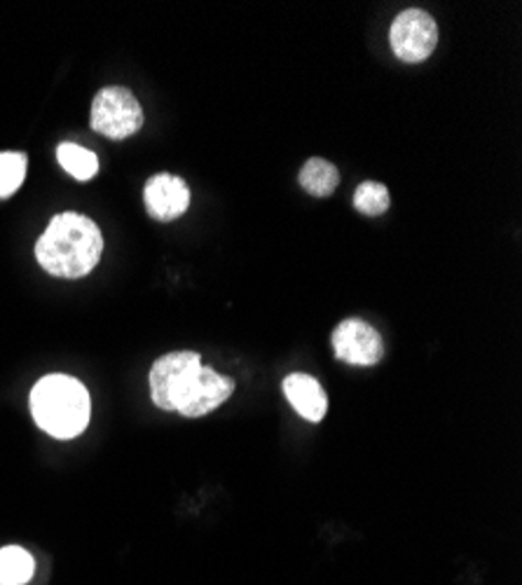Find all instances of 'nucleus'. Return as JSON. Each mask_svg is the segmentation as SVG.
Here are the masks:
<instances>
[{
    "mask_svg": "<svg viewBox=\"0 0 522 585\" xmlns=\"http://www.w3.org/2000/svg\"><path fill=\"white\" fill-rule=\"evenodd\" d=\"M31 415L45 433L59 441L80 435L92 415L85 384L68 375H47L31 389Z\"/></svg>",
    "mask_w": 522,
    "mask_h": 585,
    "instance_id": "nucleus-3",
    "label": "nucleus"
},
{
    "mask_svg": "<svg viewBox=\"0 0 522 585\" xmlns=\"http://www.w3.org/2000/svg\"><path fill=\"white\" fill-rule=\"evenodd\" d=\"M300 186L314 197H329L340 186V172L329 159L312 157L300 172Z\"/></svg>",
    "mask_w": 522,
    "mask_h": 585,
    "instance_id": "nucleus-9",
    "label": "nucleus"
},
{
    "mask_svg": "<svg viewBox=\"0 0 522 585\" xmlns=\"http://www.w3.org/2000/svg\"><path fill=\"white\" fill-rule=\"evenodd\" d=\"M143 202L151 218L159 223H171L181 218L190 207V188L181 176L157 174L146 183L143 190Z\"/></svg>",
    "mask_w": 522,
    "mask_h": 585,
    "instance_id": "nucleus-7",
    "label": "nucleus"
},
{
    "mask_svg": "<svg viewBox=\"0 0 522 585\" xmlns=\"http://www.w3.org/2000/svg\"><path fill=\"white\" fill-rule=\"evenodd\" d=\"M235 391V379L207 368L197 352H171L153 363L151 398L159 410L202 417L221 408Z\"/></svg>",
    "mask_w": 522,
    "mask_h": 585,
    "instance_id": "nucleus-1",
    "label": "nucleus"
},
{
    "mask_svg": "<svg viewBox=\"0 0 522 585\" xmlns=\"http://www.w3.org/2000/svg\"><path fill=\"white\" fill-rule=\"evenodd\" d=\"M35 572V560L20 545L0 551V585H26Z\"/></svg>",
    "mask_w": 522,
    "mask_h": 585,
    "instance_id": "nucleus-10",
    "label": "nucleus"
},
{
    "mask_svg": "<svg viewBox=\"0 0 522 585\" xmlns=\"http://www.w3.org/2000/svg\"><path fill=\"white\" fill-rule=\"evenodd\" d=\"M103 251V236L95 221L82 213L54 216L35 244L41 267L59 279H80L92 272Z\"/></svg>",
    "mask_w": 522,
    "mask_h": 585,
    "instance_id": "nucleus-2",
    "label": "nucleus"
},
{
    "mask_svg": "<svg viewBox=\"0 0 522 585\" xmlns=\"http://www.w3.org/2000/svg\"><path fill=\"white\" fill-rule=\"evenodd\" d=\"M391 49L396 57L408 64H418L431 57L438 45V26L434 16L424 10H406L391 24Z\"/></svg>",
    "mask_w": 522,
    "mask_h": 585,
    "instance_id": "nucleus-5",
    "label": "nucleus"
},
{
    "mask_svg": "<svg viewBox=\"0 0 522 585\" xmlns=\"http://www.w3.org/2000/svg\"><path fill=\"white\" fill-rule=\"evenodd\" d=\"M62 167L78 180H89L99 172V159L92 151L82 148L78 143H64L57 151Z\"/></svg>",
    "mask_w": 522,
    "mask_h": 585,
    "instance_id": "nucleus-11",
    "label": "nucleus"
},
{
    "mask_svg": "<svg viewBox=\"0 0 522 585\" xmlns=\"http://www.w3.org/2000/svg\"><path fill=\"white\" fill-rule=\"evenodd\" d=\"M389 190L382 183H375V180H366L362 186L356 188L354 192V207L366 213V216H380L389 209Z\"/></svg>",
    "mask_w": 522,
    "mask_h": 585,
    "instance_id": "nucleus-13",
    "label": "nucleus"
},
{
    "mask_svg": "<svg viewBox=\"0 0 522 585\" xmlns=\"http://www.w3.org/2000/svg\"><path fill=\"white\" fill-rule=\"evenodd\" d=\"M284 394L293 410L308 419V422H321L329 412V396L323 391L321 382H316L312 375L293 373L284 379Z\"/></svg>",
    "mask_w": 522,
    "mask_h": 585,
    "instance_id": "nucleus-8",
    "label": "nucleus"
},
{
    "mask_svg": "<svg viewBox=\"0 0 522 585\" xmlns=\"http://www.w3.org/2000/svg\"><path fill=\"white\" fill-rule=\"evenodd\" d=\"M26 178L24 153H0V197H10L22 188Z\"/></svg>",
    "mask_w": 522,
    "mask_h": 585,
    "instance_id": "nucleus-12",
    "label": "nucleus"
},
{
    "mask_svg": "<svg viewBox=\"0 0 522 585\" xmlns=\"http://www.w3.org/2000/svg\"><path fill=\"white\" fill-rule=\"evenodd\" d=\"M333 352L340 361L349 365H377L385 356L382 335L375 328L362 319H347L335 325L333 331Z\"/></svg>",
    "mask_w": 522,
    "mask_h": 585,
    "instance_id": "nucleus-6",
    "label": "nucleus"
},
{
    "mask_svg": "<svg viewBox=\"0 0 522 585\" xmlns=\"http://www.w3.org/2000/svg\"><path fill=\"white\" fill-rule=\"evenodd\" d=\"M92 130L108 139L122 141L143 126L141 103L127 87H103L92 101Z\"/></svg>",
    "mask_w": 522,
    "mask_h": 585,
    "instance_id": "nucleus-4",
    "label": "nucleus"
}]
</instances>
